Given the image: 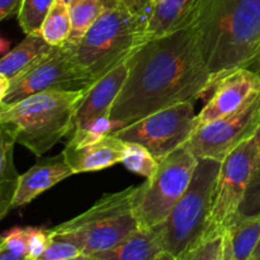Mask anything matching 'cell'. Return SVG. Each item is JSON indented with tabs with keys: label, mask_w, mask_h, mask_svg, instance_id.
Segmentation results:
<instances>
[{
	"label": "cell",
	"mask_w": 260,
	"mask_h": 260,
	"mask_svg": "<svg viewBox=\"0 0 260 260\" xmlns=\"http://www.w3.org/2000/svg\"><path fill=\"white\" fill-rule=\"evenodd\" d=\"M127 61L126 81L108 116L112 132L168 107L194 103L213 89L192 24L146 41Z\"/></svg>",
	"instance_id": "1"
},
{
	"label": "cell",
	"mask_w": 260,
	"mask_h": 260,
	"mask_svg": "<svg viewBox=\"0 0 260 260\" xmlns=\"http://www.w3.org/2000/svg\"><path fill=\"white\" fill-rule=\"evenodd\" d=\"M192 25L213 88L260 57V0H198Z\"/></svg>",
	"instance_id": "2"
},
{
	"label": "cell",
	"mask_w": 260,
	"mask_h": 260,
	"mask_svg": "<svg viewBox=\"0 0 260 260\" xmlns=\"http://www.w3.org/2000/svg\"><path fill=\"white\" fill-rule=\"evenodd\" d=\"M85 91H45L0 106V123L17 144L41 156L73 132L76 109Z\"/></svg>",
	"instance_id": "3"
},
{
	"label": "cell",
	"mask_w": 260,
	"mask_h": 260,
	"mask_svg": "<svg viewBox=\"0 0 260 260\" xmlns=\"http://www.w3.org/2000/svg\"><path fill=\"white\" fill-rule=\"evenodd\" d=\"M146 22L147 17L111 4L79 42L66 45L79 69L95 83L145 43Z\"/></svg>",
	"instance_id": "4"
},
{
	"label": "cell",
	"mask_w": 260,
	"mask_h": 260,
	"mask_svg": "<svg viewBox=\"0 0 260 260\" xmlns=\"http://www.w3.org/2000/svg\"><path fill=\"white\" fill-rule=\"evenodd\" d=\"M137 187L109 193L81 215L50 229L51 238L75 244L91 256L114 248L140 229L134 211Z\"/></svg>",
	"instance_id": "5"
},
{
	"label": "cell",
	"mask_w": 260,
	"mask_h": 260,
	"mask_svg": "<svg viewBox=\"0 0 260 260\" xmlns=\"http://www.w3.org/2000/svg\"><path fill=\"white\" fill-rule=\"evenodd\" d=\"M220 168L221 161L198 159L189 187L164 222L152 228L159 234L162 250L183 259L205 240Z\"/></svg>",
	"instance_id": "6"
},
{
	"label": "cell",
	"mask_w": 260,
	"mask_h": 260,
	"mask_svg": "<svg viewBox=\"0 0 260 260\" xmlns=\"http://www.w3.org/2000/svg\"><path fill=\"white\" fill-rule=\"evenodd\" d=\"M198 159L185 146L159 160L151 178L137 187L135 216L141 229H152L165 221L182 198L194 174Z\"/></svg>",
	"instance_id": "7"
},
{
	"label": "cell",
	"mask_w": 260,
	"mask_h": 260,
	"mask_svg": "<svg viewBox=\"0 0 260 260\" xmlns=\"http://www.w3.org/2000/svg\"><path fill=\"white\" fill-rule=\"evenodd\" d=\"M197 128L194 103L183 102L122 127L112 135L124 142L141 145L159 161L184 146Z\"/></svg>",
	"instance_id": "8"
},
{
	"label": "cell",
	"mask_w": 260,
	"mask_h": 260,
	"mask_svg": "<svg viewBox=\"0 0 260 260\" xmlns=\"http://www.w3.org/2000/svg\"><path fill=\"white\" fill-rule=\"evenodd\" d=\"M94 83L79 69L69 46H56L43 57L10 79L0 106H10L45 91L88 90Z\"/></svg>",
	"instance_id": "9"
},
{
	"label": "cell",
	"mask_w": 260,
	"mask_h": 260,
	"mask_svg": "<svg viewBox=\"0 0 260 260\" xmlns=\"http://www.w3.org/2000/svg\"><path fill=\"white\" fill-rule=\"evenodd\" d=\"M258 151L255 134L221 162L213 193L210 226L205 239L222 236L239 213L255 168Z\"/></svg>",
	"instance_id": "10"
},
{
	"label": "cell",
	"mask_w": 260,
	"mask_h": 260,
	"mask_svg": "<svg viewBox=\"0 0 260 260\" xmlns=\"http://www.w3.org/2000/svg\"><path fill=\"white\" fill-rule=\"evenodd\" d=\"M260 127V94L245 108L198 127L184 145L197 159L222 162L230 152L255 136Z\"/></svg>",
	"instance_id": "11"
},
{
	"label": "cell",
	"mask_w": 260,
	"mask_h": 260,
	"mask_svg": "<svg viewBox=\"0 0 260 260\" xmlns=\"http://www.w3.org/2000/svg\"><path fill=\"white\" fill-rule=\"evenodd\" d=\"M260 94V74L250 68L239 69L221 79L200 114L198 127L245 108Z\"/></svg>",
	"instance_id": "12"
},
{
	"label": "cell",
	"mask_w": 260,
	"mask_h": 260,
	"mask_svg": "<svg viewBox=\"0 0 260 260\" xmlns=\"http://www.w3.org/2000/svg\"><path fill=\"white\" fill-rule=\"evenodd\" d=\"M127 60L102 76L85 91L76 109L73 134H80L96 122L108 118L112 106L128 74Z\"/></svg>",
	"instance_id": "13"
},
{
	"label": "cell",
	"mask_w": 260,
	"mask_h": 260,
	"mask_svg": "<svg viewBox=\"0 0 260 260\" xmlns=\"http://www.w3.org/2000/svg\"><path fill=\"white\" fill-rule=\"evenodd\" d=\"M126 142L108 134L81 146L66 145L62 154L74 174L98 172L122 162Z\"/></svg>",
	"instance_id": "14"
},
{
	"label": "cell",
	"mask_w": 260,
	"mask_h": 260,
	"mask_svg": "<svg viewBox=\"0 0 260 260\" xmlns=\"http://www.w3.org/2000/svg\"><path fill=\"white\" fill-rule=\"evenodd\" d=\"M73 174L62 152L55 156L40 159L24 174L19 175L13 210L28 205L38 196Z\"/></svg>",
	"instance_id": "15"
},
{
	"label": "cell",
	"mask_w": 260,
	"mask_h": 260,
	"mask_svg": "<svg viewBox=\"0 0 260 260\" xmlns=\"http://www.w3.org/2000/svg\"><path fill=\"white\" fill-rule=\"evenodd\" d=\"M198 0H160L150 10L145 42L170 35L192 24Z\"/></svg>",
	"instance_id": "16"
},
{
	"label": "cell",
	"mask_w": 260,
	"mask_h": 260,
	"mask_svg": "<svg viewBox=\"0 0 260 260\" xmlns=\"http://www.w3.org/2000/svg\"><path fill=\"white\" fill-rule=\"evenodd\" d=\"M162 250L155 229H141L114 248L91 255V260H155Z\"/></svg>",
	"instance_id": "17"
},
{
	"label": "cell",
	"mask_w": 260,
	"mask_h": 260,
	"mask_svg": "<svg viewBox=\"0 0 260 260\" xmlns=\"http://www.w3.org/2000/svg\"><path fill=\"white\" fill-rule=\"evenodd\" d=\"M14 139L0 123V220L13 210L19 174L14 165Z\"/></svg>",
	"instance_id": "18"
},
{
	"label": "cell",
	"mask_w": 260,
	"mask_h": 260,
	"mask_svg": "<svg viewBox=\"0 0 260 260\" xmlns=\"http://www.w3.org/2000/svg\"><path fill=\"white\" fill-rule=\"evenodd\" d=\"M52 47L55 46L48 45L40 32L29 33L19 45L0 58V74L10 80L50 52Z\"/></svg>",
	"instance_id": "19"
},
{
	"label": "cell",
	"mask_w": 260,
	"mask_h": 260,
	"mask_svg": "<svg viewBox=\"0 0 260 260\" xmlns=\"http://www.w3.org/2000/svg\"><path fill=\"white\" fill-rule=\"evenodd\" d=\"M235 260H250L260 239V216H236L226 230Z\"/></svg>",
	"instance_id": "20"
},
{
	"label": "cell",
	"mask_w": 260,
	"mask_h": 260,
	"mask_svg": "<svg viewBox=\"0 0 260 260\" xmlns=\"http://www.w3.org/2000/svg\"><path fill=\"white\" fill-rule=\"evenodd\" d=\"M111 4H113L112 0H75L71 3L69 5L71 32L68 43L74 45L79 42Z\"/></svg>",
	"instance_id": "21"
},
{
	"label": "cell",
	"mask_w": 260,
	"mask_h": 260,
	"mask_svg": "<svg viewBox=\"0 0 260 260\" xmlns=\"http://www.w3.org/2000/svg\"><path fill=\"white\" fill-rule=\"evenodd\" d=\"M70 32V8L62 0H56L43 20L40 33L48 45L56 47L68 43Z\"/></svg>",
	"instance_id": "22"
},
{
	"label": "cell",
	"mask_w": 260,
	"mask_h": 260,
	"mask_svg": "<svg viewBox=\"0 0 260 260\" xmlns=\"http://www.w3.org/2000/svg\"><path fill=\"white\" fill-rule=\"evenodd\" d=\"M122 164L129 172L146 179L151 178L159 167V161L150 154L149 150L135 142H126Z\"/></svg>",
	"instance_id": "23"
},
{
	"label": "cell",
	"mask_w": 260,
	"mask_h": 260,
	"mask_svg": "<svg viewBox=\"0 0 260 260\" xmlns=\"http://www.w3.org/2000/svg\"><path fill=\"white\" fill-rule=\"evenodd\" d=\"M56 0H22L18 22L25 35L40 32L46 15Z\"/></svg>",
	"instance_id": "24"
},
{
	"label": "cell",
	"mask_w": 260,
	"mask_h": 260,
	"mask_svg": "<svg viewBox=\"0 0 260 260\" xmlns=\"http://www.w3.org/2000/svg\"><path fill=\"white\" fill-rule=\"evenodd\" d=\"M259 144L258 157H256L255 168H254L253 175H251L250 183L246 189L245 197H244L241 207L236 216L240 217H251V216H260V127L256 132Z\"/></svg>",
	"instance_id": "25"
},
{
	"label": "cell",
	"mask_w": 260,
	"mask_h": 260,
	"mask_svg": "<svg viewBox=\"0 0 260 260\" xmlns=\"http://www.w3.org/2000/svg\"><path fill=\"white\" fill-rule=\"evenodd\" d=\"M84 255L83 251L68 240L51 238L42 255L37 260H70Z\"/></svg>",
	"instance_id": "26"
},
{
	"label": "cell",
	"mask_w": 260,
	"mask_h": 260,
	"mask_svg": "<svg viewBox=\"0 0 260 260\" xmlns=\"http://www.w3.org/2000/svg\"><path fill=\"white\" fill-rule=\"evenodd\" d=\"M222 236L205 239L180 260H217L222 245Z\"/></svg>",
	"instance_id": "27"
},
{
	"label": "cell",
	"mask_w": 260,
	"mask_h": 260,
	"mask_svg": "<svg viewBox=\"0 0 260 260\" xmlns=\"http://www.w3.org/2000/svg\"><path fill=\"white\" fill-rule=\"evenodd\" d=\"M50 241L48 230L40 228H27L28 260H37L42 255Z\"/></svg>",
	"instance_id": "28"
},
{
	"label": "cell",
	"mask_w": 260,
	"mask_h": 260,
	"mask_svg": "<svg viewBox=\"0 0 260 260\" xmlns=\"http://www.w3.org/2000/svg\"><path fill=\"white\" fill-rule=\"evenodd\" d=\"M112 3L123 9H127L134 14L149 18L150 0H112Z\"/></svg>",
	"instance_id": "29"
},
{
	"label": "cell",
	"mask_w": 260,
	"mask_h": 260,
	"mask_svg": "<svg viewBox=\"0 0 260 260\" xmlns=\"http://www.w3.org/2000/svg\"><path fill=\"white\" fill-rule=\"evenodd\" d=\"M22 4V0H0V22L5 18L18 12Z\"/></svg>",
	"instance_id": "30"
},
{
	"label": "cell",
	"mask_w": 260,
	"mask_h": 260,
	"mask_svg": "<svg viewBox=\"0 0 260 260\" xmlns=\"http://www.w3.org/2000/svg\"><path fill=\"white\" fill-rule=\"evenodd\" d=\"M217 260H235L233 254V249H231L230 239H229L226 233L222 236V245H221V250L220 254H218Z\"/></svg>",
	"instance_id": "31"
},
{
	"label": "cell",
	"mask_w": 260,
	"mask_h": 260,
	"mask_svg": "<svg viewBox=\"0 0 260 260\" xmlns=\"http://www.w3.org/2000/svg\"><path fill=\"white\" fill-rule=\"evenodd\" d=\"M0 260H28V258L19 255V254H17L15 251H13L12 249L8 248L4 244V241H3V244L0 245Z\"/></svg>",
	"instance_id": "32"
},
{
	"label": "cell",
	"mask_w": 260,
	"mask_h": 260,
	"mask_svg": "<svg viewBox=\"0 0 260 260\" xmlns=\"http://www.w3.org/2000/svg\"><path fill=\"white\" fill-rule=\"evenodd\" d=\"M9 84H10L9 79H8L7 76L3 75V74H0V104L3 103L5 95H7L8 89H9Z\"/></svg>",
	"instance_id": "33"
},
{
	"label": "cell",
	"mask_w": 260,
	"mask_h": 260,
	"mask_svg": "<svg viewBox=\"0 0 260 260\" xmlns=\"http://www.w3.org/2000/svg\"><path fill=\"white\" fill-rule=\"evenodd\" d=\"M155 260H180V259L177 258V256L172 255V254L167 253V251H161Z\"/></svg>",
	"instance_id": "34"
},
{
	"label": "cell",
	"mask_w": 260,
	"mask_h": 260,
	"mask_svg": "<svg viewBox=\"0 0 260 260\" xmlns=\"http://www.w3.org/2000/svg\"><path fill=\"white\" fill-rule=\"evenodd\" d=\"M250 260H260V239L258 241V245H256L255 250H254L253 254H251Z\"/></svg>",
	"instance_id": "35"
},
{
	"label": "cell",
	"mask_w": 260,
	"mask_h": 260,
	"mask_svg": "<svg viewBox=\"0 0 260 260\" xmlns=\"http://www.w3.org/2000/svg\"><path fill=\"white\" fill-rule=\"evenodd\" d=\"M8 47H9V42H7V41L3 40V38L0 37V52H3V51L7 50Z\"/></svg>",
	"instance_id": "36"
},
{
	"label": "cell",
	"mask_w": 260,
	"mask_h": 260,
	"mask_svg": "<svg viewBox=\"0 0 260 260\" xmlns=\"http://www.w3.org/2000/svg\"><path fill=\"white\" fill-rule=\"evenodd\" d=\"M70 260H91V258H90V256L81 255V256H78V258H75V259H70Z\"/></svg>",
	"instance_id": "37"
},
{
	"label": "cell",
	"mask_w": 260,
	"mask_h": 260,
	"mask_svg": "<svg viewBox=\"0 0 260 260\" xmlns=\"http://www.w3.org/2000/svg\"><path fill=\"white\" fill-rule=\"evenodd\" d=\"M159 2L160 0H150V10H151V8L155 7V5H156Z\"/></svg>",
	"instance_id": "38"
},
{
	"label": "cell",
	"mask_w": 260,
	"mask_h": 260,
	"mask_svg": "<svg viewBox=\"0 0 260 260\" xmlns=\"http://www.w3.org/2000/svg\"><path fill=\"white\" fill-rule=\"evenodd\" d=\"M62 2H63V3H65V4L70 5V4H71V3H73V2H75V0H62Z\"/></svg>",
	"instance_id": "39"
},
{
	"label": "cell",
	"mask_w": 260,
	"mask_h": 260,
	"mask_svg": "<svg viewBox=\"0 0 260 260\" xmlns=\"http://www.w3.org/2000/svg\"><path fill=\"white\" fill-rule=\"evenodd\" d=\"M3 241H4V235H2V234H0V245L3 244Z\"/></svg>",
	"instance_id": "40"
}]
</instances>
